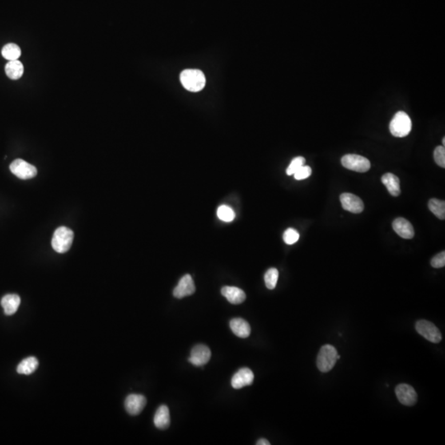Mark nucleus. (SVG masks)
Here are the masks:
<instances>
[{"label":"nucleus","instance_id":"obj_26","mask_svg":"<svg viewBox=\"0 0 445 445\" xmlns=\"http://www.w3.org/2000/svg\"><path fill=\"white\" fill-rule=\"evenodd\" d=\"M305 159L303 157H296L292 160L291 164L289 166L288 168H287V170H286V173L289 176H291V175L295 174V172L299 170V168L303 167L304 164H305Z\"/></svg>","mask_w":445,"mask_h":445},{"label":"nucleus","instance_id":"obj_29","mask_svg":"<svg viewBox=\"0 0 445 445\" xmlns=\"http://www.w3.org/2000/svg\"><path fill=\"white\" fill-rule=\"evenodd\" d=\"M312 174V168H310L309 166L303 165V167L299 168V170L295 172L294 176L295 178L298 181L303 180V179L308 178Z\"/></svg>","mask_w":445,"mask_h":445},{"label":"nucleus","instance_id":"obj_8","mask_svg":"<svg viewBox=\"0 0 445 445\" xmlns=\"http://www.w3.org/2000/svg\"><path fill=\"white\" fill-rule=\"evenodd\" d=\"M395 394L398 401L402 405L411 407L417 402V394L414 387L407 383L398 384L395 388Z\"/></svg>","mask_w":445,"mask_h":445},{"label":"nucleus","instance_id":"obj_22","mask_svg":"<svg viewBox=\"0 0 445 445\" xmlns=\"http://www.w3.org/2000/svg\"><path fill=\"white\" fill-rule=\"evenodd\" d=\"M21 49L14 43L5 45L2 49V56L9 61H17L21 56Z\"/></svg>","mask_w":445,"mask_h":445},{"label":"nucleus","instance_id":"obj_28","mask_svg":"<svg viewBox=\"0 0 445 445\" xmlns=\"http://www.w3.org/2000/svg\"><path fill=\"white\" fill-rule=\"evenodd\" d=\"M434 161L441 168H445L444 146H438L434 151Z\"/></svg>","mask_w":445,"mask_h":445},{"label":"nucleus","instance_id":"obj_14","mask_svg":"<svg viewBox=\"0 0 445 445\" xmlns=\"http://www.w3.org/2000/svg\"><path fill=\"white\" fill-rule=\"evenodd\" d=\"M392 228L402 239H411L415 235L412 224L404 218L396 219L392 223Z\"/></svg>","mask_w":445,"mask_h":445},{"label":"nucleus","instance_id":"obj_23","mask_svg":"<svg viewBox=\"0 0 445 445\" xmlns=\"http://www.w3.org/2000/svg\"><path fill=\"white\" fill-rule=\"evenodd\" d=\"M429 209L439 220L445 219V202L438 199H431L429 201Z\"/></svg>","mask_w":445,"mask_h":445},{"label":"nucleus","instance_id":"obj_24","mask_svg":"<svg viewBox=\"0 0 445 445\" xmlns=\"http://www.w3.org/2000/svg\"><path fill=\"white\" fill-rule=\"evenodd\" d=\"M278 278H279V271L275 268H271L266 272L264 276L265 283L267 289L274 290L277 284Z\"/></svg>","mask_w":445,"mask_h":445},{"label":"nucleus","instance_id":"obj_10","mask_svg":"<svg viewBox=\"0 0 445 445\" xmlns=\"http://www.w3.org/2000/svg\"><path fill=\"white\" fill-rule=\"evenodd\" d=\"M146 398L140 394H130L125 398V407L129 415H137L142 412L146 406Z\"/></svg>","mask_w":445,"mask_h":445},{"label":"nucleus","instance_id":"obj_13","mask_svg":"<svg viewBox=\"0 0 445 445\" xmlns=\"http://www.w3.org/2000/svg\"><path fill=\"white\" fill-rule=\"evenodd\" d=\"M253 381L254 374L252 370L243 368L232 376L231 384L234 389H240L242 387L252 385Z\"/></svg>","mask_w":445,"mask_h":445},{"label":"nucleus","instance_id":"obj_7","mask_svg":"<svg viewBox=\"0 0 445 445\" xmlns=\"http://www.w3.org/2000/svg\"><path fill=\"white\" fill-rule=\"evenodd\" d=\"M9 168L13 174L22 180L33 178L37 175V169L35 166L20 159L14 160L9 166Z\"/></svg>","mask_w":445,"mask_h":445},{"label":"nucleus","instance_id":"obj_25","mask_svg":"<svg viewBox=\"0 0 445 445\" xmlns=\"http://www.w3.org/2000/svg\"><path fill=\"white\" fill-rule=\"evenodd\" d=\"M218 217L222 221L232 222L235 219L234 211L228 205H221L217 210Z\"/></svg>","mask_w":445,"mask_h":445},{"label":"nucleus","instance_id":"obj_17","mask_svg":"<svg viewBox=\"0 0 445 445\" xmlns=\"http://www.w3.org/2000/svg\"><path fill=\"white\" fill-rule=\"evenodd\" d=\"M232 332L240 338H247L251 334V327L249 323L240 318L232 319L229 323Z\"/></svg>","mask_w":445,"mask_h":445},{"label":"nucleus","instance_id":"obj_33","mask_svg":"<svg viewBox=\"0 0 445 445\" xmlns=\"http://www.w3.org/2000/svg\"><path fill=\"white\" fill-rule=\"evenodd\" d=\"M336 359H341V355H337V356H336Z\"/></svg>","mask_w":445,"mask_h":445},{"label":"nucleus","instance_id":"obj_5","mask_svg":"<svg viewBox=\"0 0 445 445\" xmlns=\"http://www.w3.org/2000/svg\"><path fill=\"white\" fill-rule=\"evenodd\" d=\"M342 164L349 170L357 172H368L371 167L370 160L357 154H346L342 159Z\"/></svg>","mask_w":445,"mask_h":445},{"label":"nucleus","instance_id":"obj_1","mask_svg":"<svg viewBox=\"0 0 445 445\" xmlns=\"http://www.w3.org/2000/svg\"><path fill=\"white\" fill-rule=\"evenodd\" d=\"M182 86L187 91L196 93L202 90L205 86V77L202 71L199 69H185L180 75Z\"/></svg>","mask_w":445,"mask_h":445},{"label":"nucleus","instance_id":"obj_30","mask_svg":"<svg viewBox=\"0 0 445 445\" xmlns=\"http://www.w3.org/2000/svg\"><path fill=\"white\" fill-rule=\"evenodd\" d=\"M431 266L434 268H442L445 266V252H440L434 256L431 260Z\"/></svg>","mask_w":445,"mask_h":445},{"label":"nucleus","instance_id":"obj_19","mask_svg":"<svg viewBox=\"0 0 445 445\" xmlns=\"http://www.w3.org/2000/svg\"><path fill=\"white\" fill-rule=\"evenodd\" d=\"M381 180L391 196H398L400 195V180L398 176L392 173H386L382 176Z\"/></svg>","mask_w":445,"mask_h":445},{"label":"nucleus","instance_id":"obj_18","mask_svg":"<svg viewBox=\"0 0 445 445\" xmlns=\"http://www.w3.org/2000/svg\"><path fill=\"white\" fill-rule=\"evenodd\" d=\"M20 303H21V299L17 295H5V297H3L1 300V305L5 310V313L8 316H11L17 312L19 308Z\"/></svg>","mask_w":445,"mask_h":445},{"label":"nucleus","instance_id":"obj_4","mask_svg":"<svg viewBox=\"0 0 445 445\" xmlns=\"http://www.w3.org/2000/svg\"><path fill=\"white\" fill-rule=\"evenodd\" d=\"M411 125L408 115L404 112H398L390 123V132L395 137H406L411 132Z\"/></svg>","mask_w":445,"mask_h":445},{"label":"nucleus","instance_id":"obj_16","mask_svg":"<svg viewBox=\"0 0 445 445\" xmlns=\"http://www.w3.org/2000/svg\"><path fill=\"white\" fill-rule=\"evenodd\" d=\"M153 422L158 429L166 430L170 426V413L165 405H162L155 413Z\"/></svg>","mask_w":445,"mask_h":445},{"label":"nucleus","instance_id":"obj_21","mask_svg":"<svg viewBox=\"0 0 445 445\" xmlns=\"http://www.w3.org/2000/svg\"><path fill=\"white\" fill-rule=\"evenodd\" d=\"M38 360H37V358L30 356V357L23 359L18 364L17 368V372L20 374L29 375V374H33V372L36 371L37 367H38Z\"/></svg>","mask_w":445,"mask_h":445},{"label":"nucleus","instance_id":"obj_27","mask_svg":"<svg viewBox=\"0 0 445 445\" xmlns=\"http://www.w3.org/2000/svg\"><path fill=\"white\" fill-rule=\"evenodd\" d=\"M284 243L288 245H292L298 242L299 239V233L294 228H288L283 235Z\"/></svg>","mask_w":445,"mask_h":445},{"label":"nucleus","instance_id":"obj_11","mask_svg":"<svg viewBox=\"0 0 445 445\" xmlns=\"http://www.w3.org/2000/svg\"><path fill=\"white\" fill-rule=\"evenodd\" d=\"M341 203L345 211L359 214L363 211V203L359 196L351 193H343L340 196Z\"/></svg>","mask_w":445,"mask_h":445},{"label":"nucleus","instance_id":"obj_6","mask_svg":"<svg viewBox=\"0 0 445 445\" xmlns=\"http://www.w3.org/2000/svg\"><path fill=\"white\" fill-rule=\"evenodd\" d=\"M415 330L420 335L432 343H439L442 340V335L438 327L429 321H418L415 323Z\"/></svg>","mask_w":445,"mask_h":445},{"label":"nucleus","instance_id":"obj_20","mask_svg":"<svg viewBox=\"0 0 445 445\" xmlns=\"http://www.w3.org/2000/svg\"><path fill=\"white\" fill-rule=\"evenodd\" d=\"M5 73L10 80H19L24 73L23 65L18 60L9 61L5 66Z\"/></svg>","mask_w":445,"mask_h":445},{"label":"nucleus","instance_id":"obj_12","mask_svg":"<svg viewBox=\"0 0 445 445\" xmlns=\"http://www.w3.org/2000/svg\"><path fill=\"white\" fill-rule=\"evenodd\" d=\"M196 292V286L193 279L190 275H186L181 277L178 284L173 291V295L176 299H182L187 296L193 295Z\"/></svg>","mask_w":445,"mask_h":445},{"label":"nucleus","instance_id":"obj_15","mask_svg":"<svg viewBox=\"0 0 445 445\" xmlns=\"http://www.w3.org/2000/svg\"><path fill=\"white\" fill-rule=\"evenodd\" d=\"M221 294L232 304H240L245 301V293L238 287L224 286L222 288Z\"/></svg>","mask_w":445,"mask_h":445},{"label":"nucleus","instance_id":"obj_3","mask_svg":"<svg viewBox=\"0 0 445 445\" xmlns=\"http://www.w3.org/2000/svg\"><path fill=\"white\" fill-rule=\"evenodd\" d=\"M337 355L336 349L331 345H325L321 348L317 358V366L321 372H329L333 369Z\"/></svg>","mask_w":445,"mask_h":445},{"label":"nucleus","instance_id":"obj_31","mask_svg":"<svg viewBox=\"0 0 445 445\" xmlns=\"http://www.w3.org/2000/svg\"><path fill=\"white\" fill-rule=\"evenodd\" d=\"M256 444L257 445H270L271 443H270L269 441L267 440L266 439H259L257 442H256Z\"/></svg>","mask_w":445,"mask_h":445},{"label":"nucleus","instance_id":"obj_9","mask_svg":"<svg viewBox=\"0 0 445 445\" xmlns=\"http://www.w3.org/2000/svg\"><path fill=\"white\" fill-rule=\"evenodd\" d=\"M211 358V351L209 347L204 345H196L194 346L193 349L191 352V356H190V363H192L193 365L200 366L204 365L210 361Z\"/></svg>","mask_w":445,"mask_h":445},{"label":"nucleus","instance_id":"obj_32","mask_svg":"<svg viewBox=\"0 0 445 445\" xmlns=\"http://www.w3.org/2000/svg\"><path fill=\"white\" fill-rule=\"evenodd\" d=\"M444 145H445V138H443V146H444Z\"/></svg>","mask_w":445,"mask_h":445},{"label":"nucleus","instance_id":"obj_2","mask_svg":"<svg viewBox=\"0 0 445 445\" xmlns=\"http://www.w3.org/2000/svg\"><path fill=\"white\" fill-rule=\"evenodd\" d=\"M74 233L70 228L67 227H60L55 231L52 238L51 245L53 249L58 253H65L68 252L73 241Z\"/></svg>","mask_w":445,"mask_h":445}]
</instances>
